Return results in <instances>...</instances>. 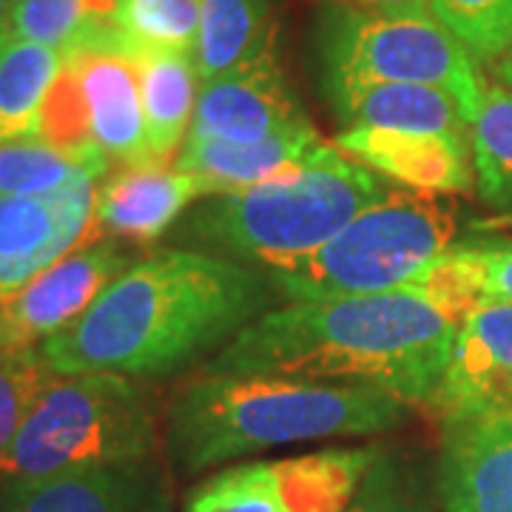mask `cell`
Here are the masks:
<instances>
[{
	"label": "cell",
	"instance_id": "obj_30",
	"mask_svg": "<svg viewBox=\"0 0 512 512\" xmlns=\"http://www.w3.org/2000/svg\"><path fill=\"white\" fill-rule=\"evenodd\" d=\"M345 512H433L427 501L413 493V484L390 467L384 458L367 473L365 484L359 487L356 498Z\"/></svg>",
	"mask_w": 512,
	"mask_h": 512
},
{
	"label": "cell",
	"instance_id": "obj_16",
	"mask_svg": "<svg viewBox=\"0 0 512 512\" xmlns=\"http://www.w3.org/2000/svg\"><path fill=\"white\" fill-rule=\"evenodd\" d=\"M214 197L200 177L165 165H123L97 188L94 225L100 237L151 242L163 237L185 208Z\"/></svg>",
	"mask_w": 512,
	"mask_h": 512
},
{
	"label": "cell",
	"instance_id": "obj_19",
	"mask_svg": "<svg viewBox=\"0 0 512 512\" xmlns=\"http://www.w3.org/2000/svg\"><path fill=\"white\" fill-rule=\"evenodd\" d=\"M131 57L140 77L148 148L151 157L165 165L177 160L188 140L202 80L194 55L185 52H131Z\"/></svg>",
	"mask_w": 512,
	"mask_h": 512
},
{
	"label": "cell",
	"instance_id": "obj_2",
	"mask_svg": "<svg viewBox=\"0 0 512 512\" xmlns=\"http://www.w3.org/2000/svg\"><path fill=\"white\" fill-rule=\"evenodd\" d=\"M461 319L413 288L288 302L202 365L214 376H296L433 402Z\"/></svg>",
	"mask_w": 512,
	"mask_h": 512
},
{
	"label": "cell",
	"instance_id": "obj_17",
	"mask_svg": "<svg viewBox=\"0 0 512 512\" xmlns=\"http://www.w3.org/2000/svg\"><path fill=\"white\" fill-rule=\"evenodd\" d=\"M322 143L316 128L282 134L262 143H222V140H185L174 168L200 177L211 194H231L274 180L305 163Z\"/></svg>",
	"mask_w": 512,
	"mask_h": 512
},
{
	"label": "cell",
	"instance_id": "obj_26",
	"mask_svg": "<svg viewBox=\"0 0 512 512\" xmlns=\"http://www.w3.org/2000/svg\"><path fill=\"white\" fill-rule=\"evenodd\" d=\"M114 29L131 52L194 55L200 32V0H117Z\"/></svg>",
	"mask_w": 512,
	"mask_h": 512
},
{
	"label": "cell",
	"instance_id": "obj_15",
	"mask_svg": "<svg viewBox=\"0 0 512 512\" xmlns=\"http://www.w3.org/2000/svg\"><path fill=\"white\" fill-rule=\"evenodd\" d=\"M439 495L444 512H512V413L444 424Z\"/></svg>",
	"mask_w": 512,
	"mask_h": 512
},
{
	"label": "cell",
	"instance_id": "obj_28",
	"mask_svg": "<svg viewBox=\"0 0 512 512\" xmlns=\"http://www.w3.org/2000/svg\"><path fill=\"white\" fill-rule=\"evenodd\" d=\"M433 18L476 63H495L512 49V0H433Z\"/></svg>",
	"mask_w": 512,
	"mask_h": 512
},
{
	"label": "cell",
	"instance_id": "obj_32",
	"mask_svg": "<svg viewBox=\"0 0 512 512\" xmlns=\"http://www.w3.org/2000/svg\"><path fill=\"white\" fill-rule=\"evenodd\" d=\"M333 3L362 9V12H376V15H416V18L433 15V0H333Z\"/></svg>",
	"mask_w": 512,
	"mask_h": 512
},
{
	"label": "cell",
	"instance_id": "obj_13",
	"mask_svg": "<svg viewBox=\"0 0 512 512\" xmlns=\"http://www.w3.org/2000/svg\"><path fill=\"white\" fill-rule=\"evenodd\" d=\"M80 80L92 143L120 165H163L151 157L140 77L123 37L66 52Z\"/></svg>",
	"mask_w": 512,
	"mask_h": 512
},
{
	"label": "cell",
	"instance_id": "obj_6",
	"mask_svg": "<svg viewBox=\"0 0 512 512\" xmlns=\"http://www.w3.org/2000/svg\"><path fill=\"white\" fill-rule=\"evenodd\" d=\"M157 456V419L143 387L120 373L55 376L0 456V484Z\"/></svg>",
	"mask_w": 512,
	"mask_h": 512
},
{
	"label": "cell",
	"instance_id": "obj_31",
	"mask_svg": "<svg viewBox=\"0 0 512 512\" xmlns=\"http://www.w3.org/2000/svg\"><path fill=\"white\" fill-rule=\"evenodd\" d=\"M476 259L484 299L512 302V239L467 242Z\"/></svg>",
	"mask_w": 512,
	"mask_h": 512
},
{
	"label": "cell",
	"instance_id": "obj_23",
	"mask_svg": "<svg viewBox=\"0 0 512 512\" xmlns=\"http://www.w3.org/2000/svg\"><path fill=\"white\" fill-rule=\"evenodd\" d=\"M106 171V154H69L40 137L0 143V197H49L80 177Z\"/></svg>",
	"mask_w": 512,
	"mask_h": 512
},
{
	"label": "cell",
	"instance_id": "obj_9",
	"mask_svg": "<svg viewBox=\"0 0 512 512\" xmlns=\"http://www.w3.org/2000/svg\"><path fill=\"white\" fill-rule=\"evenodd\" d=\"M313 128L276 46L231 72L202 80L188 140L262 143Z\"/></svg>",
	"mask_w": 512,
	"mask_h": 512
},
{
	"label": "cell",
	"instance_id": "obj_34",
	"mask_svg": "<svg viewBox=\"0 0 512 512\" xmlns=\"http://www.w3.org/2000/svg\"><path fill=\"white\" fill-rule=\"evenodd\" d=\"M6 12H9V0H0V26L6 23Z\"/></svg>",
	"mask_w": 512,
	"mask_h": 512
},
{
	"label": "cell",
	"instance_id": "obj_20",
	"mask_svg": "<svg viewBox=\"0 0 512 512\" xmlns=\"http://www.w3.org/2000/svg\"><path fill=\"white\" fill-rule=\"evenodd\" d=\"M379 458L382 447H336L271 464L288 512H345Z\"/></svg>",
	"mask_w": 512,
	"mask_h": 512
},
{
	"label": "cell",
	"instance_id": "obj_3",
	"mask_svg": "<svg viewBox=\"0 0 512 512\" xmlns=\"http://www.w3.org/2000/svg\"><path fill=\"white\" fill-rule=\"evenodd\" d=\"M407 416L410 404L376 387L200 373L168 407V453L183 473H200L299 441L387 433Z\"/></svg>",
	"mask_w": 512,
	"mask_h": 512
},
{
	"label": "cell",
	"instance_id": "obj_8",
	"mask_svg": "<svg viewBox=\"0 0 512 512\" xmlns=\"http://www.w3.org/2000/svg\"><path fill=\"white\" fill-rule=\"evenodd\" d=\"M131 265L117 242L100 239L97 225L74 251L0 305V353L37 350L77 322L97 293Z\"/></svg>",
	"mask_w": 512,
	"mask_h": 512
},
{
	"label": "cell",
	"instance_id": "obj_27",
	"mask_svg": "<svg viewBox=\"0 0 512 512\" xmlns=\"http://www.w3.org/2000/svg\"><path fill=\"white\" fill-rule=\"evenodd\" d=\"M185 512H288L271 461H248L205 478L194 487Z\"/></svg>",
	"mask_w": 512,
	"mask_h": 512
},
{
	"label": "cell",
	"instance_id": "obj_12",
	"mask_svg": "<svg viewBox=\"0 0 512 512\" xmlns=\"http://www.w3.org/2000/svg\"><path fill=\"white\" fill-rule=\"evenodd\" d=\"M0 512H174L160 458L3 481Z\"/></svg>",
	"mask_w": 512,
	"mask_h": 512
},
{
	"label": "cell",
	"instance_id": "obj_25",
	"mask_svg": "<svg viewBox=\"0 0 512 512\" xmlns=\"http://www.w3.org/2000/svg\"><path fill=\"white\" fill-rule=\"evenodd\" d=\"M470 146L478 200L512 220V89L487 86Z\"/></svg>",
	"mask_w": 512,
	"mask_h": 512
},
{
	"label": "cell",
	"instance_id": "obj_10",
	"mask_svg": "<svg viewBox=\"0 0 512 512\" xmlns=\"http://www.w3.org/2000/svg\"><path fill=\"white\" fill-rule=\"evenodd\" d=\"M97 180L80 177L49 197H0V305L92 234Z\"/></svg>",
	"mask_w": 512,
	"mask_h": 512
},
{
	"label": "cell",
	"instance_id": "obj_11",
	"mask_svg": "<svg viewBox=\"0 0 512 512\" xmlns=\"http://www.w3.org/2000/svg\"><path fill=\"white\" fill-rule=\"evenodd\" d=\"M430 407L444 424L512 413V302L484 299L461 319Z\"/></svg>",
	"mask_w": 512,
	"mask_h": 512
},
{
	"label": "cell",
	"instance_id": "obj_22",
	"mask_svg": "<svg viewBox=\"0 0 512 512\" xmlns=\"http://www.w3.org/2000/svg\"><path fill=\"white\" fill-rule=\"evenodd\" d=\"M60 63L57 49L0 26V143L40 137V111Z\"/></svg>",
	"mask_w": 512,
	"mask_h": 512
},
{
	"label": "cell",
	"instance_id": "obj_5",
	"mask_svg": "<svg viewBox=\"0 0 512 512\" xmlns=\"http://www.w3.org/2000/svg\"><path fill=\"white\" fill-rule=\"evenodd\" d=\"M458 211L439 194L393 188L319 251L262 268L288 302L402 291L453 248Z\"/></svg>",
	"mask_w": 512,
	"mask_h": 512
},
{
	"label": "cell",
	"instance_id": "obj_29",
	"mask_svg": "<svg viewBox=\"0 0 512 512\" xmlns=\"http://www.w3.org/2000/svg\"><path fill=\"white\" fill-rule=\"evenodd\" d=\"M52 379L55 373L40 359V350L0 353V456L12 444L40 390Z\"/></svg>",
	"mask_w": 512,
	"mask_h": 512
},
{
	"label": "cell",
	"instance_id": "obj_33",
	"mask_svg": "<svg viewBox=\"0 0 512 512\" xmlns=\"http://www.w3.org/2000/svg\"><path fill=\"white\" fill-rule=\"evenodd\" d=\"M493 72H495V77H498V83H501V86L512 89V49L507 52V55H501L498 60H495Z\"/></svg>",
	"mask_w": 512,
	"mask_h": 512
},
{
	"label": "cell",
	"instance_id": "obj_4",
	"mask_svg": "<svg viewBox=\"0 0 512 512\" xmlns=\"http://www.w3.org/2000/svg\"><path fill=\"white\" fill-rule=\"evenodd\" d=\"M390 191L384 177L322 140L288 174L208 197L183 222V234L214 254L271 268L319 251Z\"/></svg>",
	"mask_w": 512,
	"mask_h": 512
},
{
	"label": "cell",
	"instance_id": "obj_24",
	"mask_svg": "<svg viewBox=\"0 0 512 512\" xmlns=\"http://www.w3.org/2000/svg\"><path fill=\"white\" fill-rule=\"evenodd\" d=\"M117 0H9L6 29L60 55L114 29Z\"/></svg>",
	"mask_w": 512,
	"mask_h": 512
},
{
	"label": "cell",
	"instance_id": "obj_18",
	"mask_svg": "<svg viewBox=\"0 0 512 512\" xmlns=\"http://www.w3.org/2000/svg\"><path fill=\"white\" fill-rule=\"evenodd\" d=\"M339 128H396L470 137L473 126L458 103L436 86L382 83L350 89L328 100Z\"/></svg>",
	"mask_w": 512,
	"mask_h": 512
},
{
	"label": "cell",
	"instance_id": "obj_21",
	"mask_svg": "<svg viewBox=\"0 0 512 512\" xmlns=\"http://www.w3.org/2000/svg\"><path fill=\"white\" fill-rule=\"evenodd\" d=\"M276 46L271 0H200L194 66L211 80Z\"/></svg>",
	"mask_w": 512,
	"mask_h": 512
},
{
	"label": "cell",
	"instance_id": "obj_7",
	"mask_svg": "<svg viewBox=\"0 0 512 512\" xmlns=\"http://www.w3.org/2000/svg\"><path fill=\"white\" fill-rule=\"evenodd\" d=\"M311 55L325 100L365 86L419 83L450 94L473 126L487 92L476 57L433 15H376L325 0L313 18Z\"/></svg>",
	"mask_w": 512,
	"mask_h": 512
},
{
	"label": "cell",
	"instance_id": "obj_1",
	"mask_svg": "<svg viewBox=\"0 0 512 512\" xmlns=\"http://www.w3.org/2000/svg\"><path fill=\"white\" fill-rule=\"evenodd\" d=\"M276 288L262 268L168 248L131 262L86 313L40 345L55 376L120 373L165 379L214 359L259 316Z\"/></svg>",
	"mask_w": 512,
	"mask_h": 512
},
{
	"label": "cell",
	"instance_id": "obj_14",
	"mask_svg": "<svg viewBox=\"0 0 512 512\" xmlns=\"http://www.w3.org/2000/svg\"><path fill=\"white\" fill-rule=\"evenodd\" d=\"M336 146L379 177L421 194H470L476 188L470 137L396 131V128H339Z\"/></svg>",
	"mask_w": 512,
	"mask_h": 512
}]
</instances>
